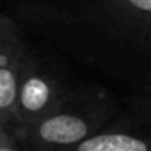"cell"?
Returning <instances> with one entry per match:
<instances>
[{
    "mask_svg": "<svg viewBox=\"0 0 151 151\" xmlns=\"http://www.w3.org/2000/svg\"><path fill=\"white\" fill-rule=\"evenodd\" d=\"M14 8L47 45L151 96V0H28Z\"/></svg>",
    "mask_w": 151,
    "mask_h": 151,
    "instance_id": "6da1fadb",
    "label": "cell"
},
{
    "mask_svg": "<svg viewBox=\"0 0 151 151\" xmlns=\"http://www.w3.org/2000/svg\"><path fill=\"white\" fill-rule=\"evenodd\" d=\"M119 113L111 93L101 85H76L47 116L17 136L31 151H64L104 130Z\"/></svg>",
    "mask_w": 151,
    "mask_h": 151,
    "instance_id": "7a4b0ae2",
    "label": "cell"
},
{
    "mask_svg": "<svg viewBox=\"0 0 151 151\" xmlns=\"http://www.w3.org/2000/svg\"><path fill=\"white\" fill-rule=\"evenodd\" d=\"M76 85L47 47L31 43L18 92V117L12 129L19 133L53 111Z\"/></svg>",
    "mask_w": 151,
    "mask_h": 151,
    "instance_id": "3957f363",
    "label": "cell"
},
{
    "mask_svg": "<svg viewBox=\"0 0 151 151\" xmlns=\"http://www.w3.org/2000/svg\"><path fill=\"white\" fill-rule=\"evenodd\" d=\"M31 43L17 19L0 15V126L11 129L18 117V92Z\"/></svg>",
    "mask_w": 151,
    "mask_h": 151,
    "instance_id": "277c9868",
    "label": "cell"
},
{
    "mask_svg": "<svg viewBox=\"0 0 151 151\" xmlns=\"http://www.w3.org/2000/svg\"><path fill=\"white\" fill-rule=\"evenodd\" d=\"M64 151H151V133L139 129L101 130Z\"/></svg>",
    "mask_w": 151,
    "mask_h": 151,
    "instance_id": "5b68a950",
    "label": "cell"
},
{
    "mask_svg": "<svg viewBox=\"0 0 151 151\" xmlns=\"http://www.w3.org/2000/svg\"><path fill=\"white\" fill-rule=\"evenodd\" d=\"M22 147L21 139L11 127L0 126V151H21Z\"/></svg>",
    "mask_w": 151,
    "mask_h": 151,
    "instance_id": "8992f818",
    "label": "cell"
}]
</instances>
